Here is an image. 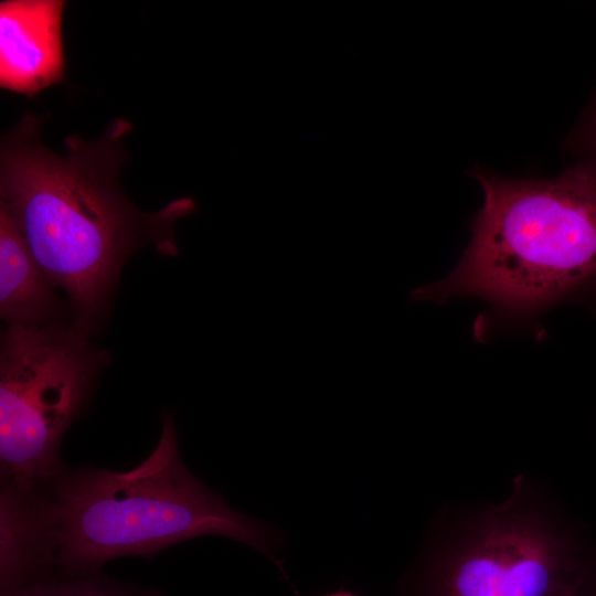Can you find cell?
I'll use <instances>...</instances> for the list:
<instances>
[{
  "instance_id": "obj_1",
  "label": "cell",
  "mask_w": 596,
  "mask_h": 596,
  "mask_svg": "<svg viewBox=\"0 0 596 596\" xmlns=\"http://www.w3.org/2000/svg\"><path fill=\"white\" fill-rule=\"evenodd\" d=\"M130 129L117 119L96 140L67 137L60 156L42 142L41 118L26 113L1 140V202L51 285L67 295L72 324L87 334L102 322L128 257L148 244L177 254L174 222L195 209L183 198L145 214L125 196L118 178Z\"/></svg>"
},
{
  "instance_id": "obj_2",
  "label": "cell",
  "mask_w": 596,
  "mask_h": 596,
  "mask_svg": "<svg viewBox=\"0 0 596 596\" xmlns=\"http://www.w3.org/2000/svg\"><path fill=\"white\" fill-rule=\"evenodd\" d=\"M476 178L483 204L460 262L411 297L483 300L488 310L477 333L485 336L534 320L596 279V168L579 166L546 181Z\"/></svg>"
},
{
  "instance_id": "obj_3",
  "label": "cell",
  "mask_w": 596,
  "mask_h": 596,
  "mask_svg": "<svg viewBox=\"0 0 596 596\" xmlns=\"http://www.w3.org/2000/svg\"><path fill=\"white\" fill-rule=\"evenodd\" d=\"M55 571L97 572L123 556L149 557L180 542L222 535L273 553L262 522L242 514L184 465L170 413L152 453L128 471L65 468L39 488Z\"/></svg>"
},
{
  "instance_id": "obj_4",
  "label": "cell",
  "mask_w": 596,
  "mask_h": 596,
  "mask_svg": "<svg viewBox=\"0 0 596 596\" xmlns=\"http://www.w3.org/2000/svg\"><path fill=\"white\" fill-rule=\"evenodd\" d=\"M74 324H10L0 355L1 485L33 488L64 468L60 447L105 362Z\"/></svg>"
},
{
  "instance_id": "obj_5",
  "label": "cell",
  "mask_w": 596,
  "mask_h": 596,
  "mask_svg": "<svg viewBox=\"0 0 596 596\" xmlns=\"http://www.w3.org/2000/svg\"><path fill=\"white\" fill-rule=\"evenodd\" d=\"M596 564L553 522L510 500L405 583L403 596H585Z\"/></svg>"
},
{
  "instance_id": "obj_6",
  "label": "cell",
  "mask_w": 596,
  "mask_h": 596,
  "mask_svg": "<svg viewBox=\"0 0 596 596\" xmlns=\"http://www.w3.org/2000/svg\"><path fill=\"white\" fill-rule=\"evenodd\" d=\"M61 0L0 3V86L34 96L65 81Z\"/></svg>"
},
{
  "instance_id": "obj_7",
  "label": "cell",
  "mask_w": 596,
  "mask_h": 596,
  "mask_svg": "<svg viewBox=\"0 0 596 596\" xmlns=\"http://www.w3.org/2000/svg\"><path fill=\"white\" fill-rule=\"evenodd\" d=\"M1 595L55 572L38 488L1 485Z\"/></svg>"
},
{
  "instance_id": "obj_8",
  "label": "cell",
  "mask_w": 596,
  "mask_h": 596,
  "mask_svg": "<svg viewBox=\"0 0 596 596\" xmlns=\"http://www.w3.org/2000/svg\"><path fill=\"white\" fill-rule=\"evenodd\" d=\"M8 207L0 202V315L8 324L51 323L57 302Z\"/></svg>"
},
{
  "instance_id": "obj_9",
  "label": "cell",
  "mask_w": 596,
  "mask_h": 596,
  "mask_svg": "<svg viewBox=\"0 0 596 596\" xmlns=\"http://www.w3.org/2000/svg\"><path fill=\"white\" fill-rule=\"evenodd\" d=\"M1 596H162L113 581L97 572H53Z\"/></svg>"
},
{
  "instance_id": "obj_10",
  "label": "cell",
  "mask_w": 596,
  "mask_h": 596,
  "mask_svg": "<svg viewBox=\"0 0 596 596\" xmlns=\"http://www.w3.org/2000/svg\"><path fill=\"white\" fill-rule=\"evenodd\" d=\"M327 596H354V595L348 594V593H336V594H330V595H327Z\"/></svg>"
},
{
  "instance_id": "obj_11",
  "label": "cell",
  "mask_w": 596,
  "mask_h": 596,
  "mask_svg": "<svg viewBox=\"0 0 596 596\" xmlns=\"http://www.w3.org/2000/svg\"><path fill=\"white\" fill-rule=\"evenodd\" d=\"M585 596H596V586L593 587Z\"/></svg>"
},
{
  "instance_id": "obj_12",
  "label": "cell",
  "mask_w": 596,
  "mask_h": 596,
  "mask_svg": "<svg viewBox=\"0 0 596 596\" xmlns=\"http://www.w3.org/2000/svg\"><path fill=\"white\" fill-rule=\"evenodd\" d=\"M595 141H596V129H595Z\"/></svg>"
}]
</instances>
